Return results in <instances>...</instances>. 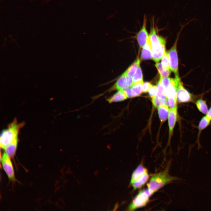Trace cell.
Returning a JSON list of instances; mask_svg holds the SVG:
<instances>
[{
	"instance_id": "obj_1",
	"label": "cell",
	"mask_w": 211,
	"mask_h": 211,
	"mask_svg": "<svg viewBox=\"0 0 211 211\" xmlns=\"http://www.w3.org/2000/svg\"><path fill=\"white\" fill-rule=\"evenodd\" d=\"M169 164H168L164 170L153 175L151 177L147 186L151 195L167 183L178 179V178L169 175Z\"/></svg>"
},
{
	"instance_id": "obj_2",
	"label": "cell",
	"mask_w": 211,
	"mask_h": 211,
	"mask_svg": "<svg viewBox=\"0 0 211 211\" xmlns=\"http://www.w3.org/2000/svg\"><path fill=\"white\" fill-rule=\"evenodd\" d=\"M24 124L23 122L18 123L16 119L10 123L7 128L1 133L0 138L1 147L4 149L11 143L18 140L19 132Z\"/></svg>"
},
{
	"instance_id": "obj_3",
	"label": "cell",
	"mask_w": 211,
	"mask_h": 211,
	"mask_svg": "<svg viewBox=\"0 0 211 211\" xmlns=\"http://www.w3.org/2000/svg\"><path fill=\"white\" fill-rule=\"evenodd\" d=\"M149 178L147 169L140 164L133 172L130 183L134 190L139 188L146 183Z\"/></svg>"
},
{
	"instance_id": "obj_4",
	"label": "cell",
	"mask_w": 211,
	"mask_h": 211,
	"mask_svg": "<svg viewBox=\"0 0 211 211\" xmlns=\"http://www.w3.org/2000/svg\"><path fill=\"white\" fill-rule=\"evenodd\" d=\"M151 196L147 189L140 191L129 205L127 210L133 211L145 206L148 202Z\"/></svg>"
},
{
	"instance_id": "obj_5",
	"label": "cell",
	"mask_w": 211,
	"mask_h": 211,
	"mask_svg": "<svg viewBox=\"0 0 211 211\" xmlns=\"http://www.w3.org/2000/svg\"><path fill=\"white\" fill-rule=\"evenodd\" d=\"M133 84L132 77L122 74L111 87L101 94L94 96L93 99H96L108 93H110L114 91L121 90L126 88L130 87Z\"/></svg>"
},
{
	"instance_id": "obj_6",
	"label": "cell",
	"mask_w": 211,
	"mask_h": 211,
	"mask_svg": "<svg viewBox=\"0 0 211 211\" xmlns=\"http://www.w3.org/2000/svg\"><path fill=\"white\" fill-rule=\"evenodd\" d=\"M166 43V40L165 38L151 43L152 59L155 62H159L165 53Z\"/></svg>"
},
{
	"instance_id": "obj_7",
	"label": "cell",
	"mask_w": 211,
	"mask_h": 211,
	"mask_svg": "<svg viewBox=\"0 0 211 211\" xmlns=\"http://www.w3.org/2000/svg\"><path fill=\"white\" fill-rule=\"evenodd\" d=\"M176 98L179 103L193 102V95L184 87L180 78L179 79L176 89Z\"/></svg>"
},
{
	"instance_id": "obj_8",
	"label": "cell",
	"mask_w": 211,
	"mask_h": 211,
	"mask_svg": "<svg viewBox=\"0 0 211 211\" xmlns=\"http://www.w3.org/2000/svg\"><path fill=\"white\" fill-rule=\"evenodd\" d=\"M178 38V36L173 46L168 51L170 69L175 74V76H179L178 60L177 51V43Z\"/></svg>"
},
{
	"instance_id": "obj_9",
	"label": "cell",
	"mask_w": 211,
	"mask_h": 211,
	"mask_svg": "<svg viewBox=\"0 0 211 211\" xmlns=\"http://www.w3.org/2000/svg\"><path fill=\"white\" fill-rule=\"evenodd\" d=\"M11 158L4 152L1 158L3 168L9 179L14 181L15 179L13 166Z\"/></svg>"
},
{
	"instance_id": "obj_10",
	"label": "cell",
	"mask_w": 211,
	"mask_h": 211,
	"mask_svg": "<svg viewBox=\"0 0 211 211\" xmlns=\"http://www.w3.org/2000/svg\"><path fill=\"white\" fill-rule=\"evenodd\" d=\"M147 18L144 16L142 27L137 33L136 39L141 48H143L146 44L149 38V35L147 29Z\"/></svg>"
},
{
	"instance_id": "obj_11",
	"label": "cell",
	"mask_w": 211,
	"mask_h": 211,
	"mask_svg": "<svg viewBox=\"0 0 211 211\" xmlns=\"http://www.w3.org/2000/svg\"><path fill=\"white\" fill-rule=\"evenodd\" d=\"M178 118L177 108L169 109V113L168 116V123L169 127V141L173 133V130L175 127Z\"/></svg>"
},
{
	"instance_id": "obj_12",
	"label": "cell",
	"mask_w": 211,
	"mask_h": 211,
	"mask_svg": "<svg viewBox=\"0 0 211 211\" xmlns=\"http://www.w3.org/2000/svg\"><path fill=\"white\" fill-rule=\"evenodd\" d=\"M126 96L122 90H118L114 94L107 98L106 101L109 103L121 102L127 98Z\"/></svg>"
},
{
	"instance_id": "obj_13",
	"label": "cell",
	"mask_w": 211,
	"mask_h": 211,
	"mask_svg": "<svg viewBox=\"0 0 211 211\" xmlns=\"http://www.w3.org/2000/svg\"><path fill=\"white\" fill-rule=\"evenodd\" d=\"M143 48L141 55V59L144 60L152 59V49L149 38Z\"/></svg>"
},
{
	"instance_id": "obj_14",
	"label": "cell",
	"mask_w": 211,
	"mask_h": 211,
	"mask_svg": "<svg viewBox=\"0 0 211 211\" xmlns=\"http://www.w3.org/2000/svg\"><path fill=\"white\" fill-rule=\"evenodd\" d=\"M159 116L161 122L165 121L168 118L169 109L167 105H161L157 108Z\"/></svg>"
},
{
	"instance_id": "obj_15",
	"label": "cell",
	"mask_w": 211,
	"mask_h": 211,
	"mask_svg": "<svg viewBox=\"0 0 211 211\" xmlns=\"http://www.w3.org/2000/svg\"><path fill=\"white\" fill-rule=\"evenodd\" d=\"M140 59L138 58L123 74L128 76H132L135 74L138 67L140 65Z\"/></svg>"
},
{
	"instance_id": "obj_16",
	"label": "cell",
	"mask_w": 211,
	"mask_h": 211,
	"mask_svg": "<svg viewBox=\"0 0 211 211\" xmlns=\"http://www.w3.org/2000/svg\"><path fill=\"white\" fill-rule=\"evenodd\" d=\"M210 121L206 116L203 117L200 120L198 126V132L197 137V142L198 145L199 144V143L200 137L202 131L210 124Z\"/></svg>"
},
{
	"instance_id": "obj_17",
	"label": "cell",
	"mask_w": 211,
	"mask_h": 211,
	"mask_svg": "<svg viewBox=\"0 0 211 211\" xmlns=\"http://www.w3.org/2000/svg\"><path fill=\"white\" fill-rule=\"evenodd\" d=\"M18 140L16 141L7 146L4 149V152L11 158H13L15 154Z\"/></svg>"
},
{
	"instance_id": "obj_18",
	"label": "cell",
	"mask_w": 211,
	"mask_h": 211,
	"mask_svg": "<svg viewBox=\"0 0 211 211\" xmlns=\"http://www.w3.org/2000/svg\"><path fill=\"white\" fill-rule=\"evenodd\" d=\"M143 81L133 83L130 87L131 88L133 97L140 96L142 93V88Z\"/></svg>"
},
{
	"instance_id": "obj_19",
	"label": "cell",
	"mask_w": 211,
	"mask_h": 211,
	"mask_svg": "<svg viewBox=\"0 0 211 211\" xmlns=\"http://www.w3.org/2000/svg\"><path fill=\"white\" fill-rule=\"evenodd\" d=\"M156 96L161 99L165 100H168L166 94L165 89L159 80L156 84Z\"/></svg>"
},
{
	"instance_id": "obj_20",
	"label": "cell",
	"mask_w": 211,
	"mask_h": 211,
	"mask_svg": "<svg viewBox=\"0 0 211 211\" xmlns=\"http://www.w3.org/2000/svg\"><path fill=\"white\" fill-rule=\"evenodd\" d=\"M195 105L198 110L201 113L206 114L208 111L207 105L205 101L200 99L196 101Z\"/></svg>"
},
{
	"instance_id": "obj_21",
	"label": "cell",
	"mask_w": 211,
	"mask_h": 211,
	"mask_svg": "<svg viewBox=\"0 0 211 211\" xmlns=\"http://www.w3.org/2000/svg\"><path fill=\"white\" fill-rule=\"evenodd\" d=\"M132 78L133 83L143 81V74L140 65L138 67Z\"/></svg>"
},
{
	"instance_id": "obj_22",
	"label": "cell",
	"mask_w": 211,
	"mask_h": 211,
	"mask_svg": "<svg viewBox=\"0 0 211 211\" xmlns=\"http://www.w3.org/2000/svg\"><path fill=\"white\" fill-rule=\"evenodd\" d=\"M152 102L153 106L157 108L161 105L168 106V100H165L161 99L157 96L152 98Z\"/></svg>"
},
{
	"instance_id": "obj_23",
	"label": "cell",
	"mask_w": 211,
	"mask_h": 211,
	"mask_svg": "<svg viewBox=\"0 0 211 211\" xmlns=\"http://www.w3.org/2000/svg\"><path fill=\"white\" fill-rule=\"evenodd\" d=\"M161 63L164 69H170L168 51L166 52L163 56L161 58Z\"/></svg>"
},
{
	"instance_id": "obj_24",
	"label": "cell",
	"mask_w": 211,
	"mask_h": 211,
	"mask_svg": "<svg viewBox=\"0 0 211 211\" xmlns=\"http://www.w3.org/2000/svg\"><path fill=\"white\" fill-rule=\"evenodd\" d=\"M172 79V78L168 77H165L160 76L159 81L166 89L170 84Z\"/></svg>"
},
{
	"instance_id": "obj_25",
	"label": "cell",
	"mask_w": 211,
	"mask_h": 211,
	"mask_svg": "<svg viewBox=\"0 0 211 211\" xmlns=\"http://www.w3.org/2000/svg\"><path fill=\"white\" fill-rule=\"evenodd\" d=\"M149 96L152 98L156 96V86L152 85L148 91Z\"/></svg>"
},
{
	"instance_id": "obj_26",
	"label": "cell",
	"mask_w": 211,
	"mask_h": 211,
	"mask_svg": "<svg viewBox=\"0 0 211 211\" xmlns=\"http://www.w3.org/2000/svg\"><path fill=\"white\" fill-rule=\"evenodd\" d=\"M121 90L123 91L127 98H133L132 90L130 87Z\"/></svg>"
},
{
	"instance_id": "obj_27",
	"label": "cell",
	"mask_w": 211,
	"mask_h": 211,
	"mask_svg": "<svg viewBox=\"0 0 211 211\" xmlns=\"http://www.w3.org/2000/svg\"><path fill=\"white\" fill-rule=\"evenodd\" d=\"M152 85L149 82H146L144 83L142 88V93H147L148 92Z\"/></svg>"
},
{
	"instance_id": "obj_28",
	"label": "cell",
	"mask_w": 211,
	"mask_h": 211,
	"mask_svg": "<svg viewBox=\"0 0 211 211\" xmlns=\"http://www.w3.org/2000/svg\"><path fill=\"white\" fill-rule=\"evenodd\" d=\"M171 70L170 69H164V70L160 73V76L163 77H168L170 74Z\"/></svg>"
},
{
	"instance_id": "obj_29",
	"label": "cell",
	"mask_w": 211,
	"mask_h": 211,
	"mask_svg": "<svg viewBox=\"0 0 211 211\" xmlns=\"http://www.w3.org/2000/svg\"><path fill=\"white\" fill-rule=\"evenodd\" d=\"M155 66L158 70L159 73H160L164 69L161 63H156Z\"/></svg>"
},
{
	"instance_id": "obj_30",
	"label": "cell",
	"mask_w": 211,
	"mask_h": 211,
	"mask_svg": "<svg viewBox=\"0 0 211 211\" xmlns=\"http://www.w3.org/2000/svg\"><path fill=\"white\" fill-rule=\"evenodd\" d=\"M205 115L207 118L210 121H211V107H210Z\"/></svg>"
},
{
	"instance_id": "obj_31",
	"label": "cell",
	"mask_w": 211,
	"mask_h": 211,
	"mask_svg": "<svg viewBox=\"0 0 211 211\" xmlns=\"http://www.w3.org/2000/svg\"><path fill=\"white\" fill-rule=\"evenodd\" d=\"M118 204H116L115 206V207H114V210H116V209H117V208H118Z\"/></svg>"
}]
</instances>
